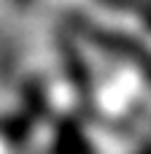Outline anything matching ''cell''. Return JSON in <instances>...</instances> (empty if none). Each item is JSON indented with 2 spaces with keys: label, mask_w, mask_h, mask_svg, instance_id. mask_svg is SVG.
Instances as JSON below:
<instances>
[{
  "label": "cell",
  "mask_w": 151,
  "mask_h": 154,
  "mask_svg": "<svg viewBox=\"0 0 151 154\" xmlns=\"http://www.w3.org/2000/svg\"><path fill=\"white\" fill-rule=\"evenodd\" d=\"M143 154H151V149H146V152H143Z\"/></svg>",
  "instance_id": "obj_1"
}]
</instances>
